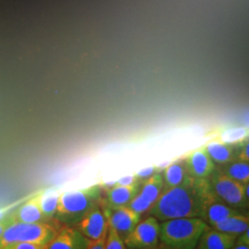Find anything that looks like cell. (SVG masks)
<instances>
[{
	"mask_svg": "<svg viewBox=\"0 0 249 249\" xmlns=\"http://www.w3.org/2000/svg\"><path fill=\"white\" fill-rule=\"evenodd\" d=\"M218 198L208 179L191 178L181 186L164 189L148 213L160 223L180 218L204 221L207 206Z\"/></svg>",
	"mask_w": 249,
	"mask_h": 249,
	"instance_id": "obj_1",
	"label": "cell"
},
{
	"mask_svg": "<svg viewBox=\"0 0 249 249\" xmlns=\"http://www.w3.org/2000/svg\"><path fill=\"white\" fill-rule=\"evenodd\" d=\"M104 196L101 185L67 191L59 195L53 220L62 227H75Z\"/></svg>",
	"mask_w": 249,
	"mask_h": 249,
	"instance_id": "obj_2",
	"label": "cell"
},
{
	"mask_svg": "<svg viewBox=\"0 0 249 249\" xmlns=\"http://www.w3.org/2000/svg\"><path fill=\"white\" fill-rule=\"evenodd\" d=\"M209 224L200 218H180L160 223V243L168 249H195Z\"/></svg>",
	"mask_w": 249,
	"mask_h": 249,
	"instance_id": "obj_3",
	"label": "cell"
},
{
	"mask_svg": "<svg viewBox=\"0 0 249 249\" xmlns=\"http://www.w3.org/2000/svg\"><path fill=\"white\" fill-rule=\"evenodd\" d=\"M62 226L54 220L48 223L14 222L0 235V249L16 243H32L48 246Z\"/></svg>",
	"mask_w": 249,
	"mask_h": 249,
	"instance_id": "obj_4",
	"label": "cell"
},
{
	"mask_svg": "<svg viewBox=\"0 0 249 249\" xmlns=\"http://www.w3.org/2000/svg\"><path fill=\"white\" fill-rule=\"evenodd\" d=\"M208 181L215 194L224 203L241 212L248 213L249 200L247 199L244 193L245 184L228 178L218 167H216L213 173L209 177Z\"/></svg>",
	"mask_w": 249,
	"mask_h": 249,
	"instance_id": "obj_5",
	"label": "cell"
},
{
	"mask_svg": "<svg viewBox=\"0 0 249 249\" xmlns=\"http://www.w3.org/2000/svg\"><path fill=\"white\" fill-rule=\"evenodd\" d=\"M127 249H146L160 243V222L149 215L137 224L124 240Z\"/></svg>",
	"mask_w": 249,
	"mask_h": 249,
	"instance_id": "obj_6",
	"label": "cell"
},
{
	"mask_svg": "<svg viewBox=\"0 0 249 249\" xmlns=\"http://www.w3.org/2000/svg\"><path fill=\"white\" fill-rule=\"evenodd\" d=\"M162 191V175L160 172H156L151 178L141 183L139 193L134 196L127 207L142 217L143 214L149 213L151 207L158 200Z\"/></svg>",
	"mask_w": 249,
	"mask_h": 249,
	"instance_id": "obj_7",
	"label": "cell"
},
{
	"mask_svg": "<svg viewBox=\"0 0 249 249\" xmlns=\"http://www.w3.org/2000/svg\"><path fill=\"white\" fill-rule=\"evenodd\" d=\"M75 227L89 240H97L106 236L108 222L103 202L92 208Z\"/></svg>",
	"mask_w": 249,
	"mask_h": 249,
	"instance_id": "obj_8",
	"label": "cell"
},
{
	"mask_svg": "<svg viewBox=\"0 0 249 249\" xmlns=\"http://www.w3.org/2000/svg\"><path fill=\"white\" fill-rule=\"evenodd\" d=\"M105 211L107 214L108 227L114 229L123 240L142 221V216L128 207L110 210L105 206Z\"/></svg>",
	"mask_w": 249,
	"mask_h": 249,
	"instance_id": "obj_9",
	"label": "cell"
},
{
	"mask_svg": "<svg viewBox=\"0 0 249 249\" xmlns=\"http://www.w3.org/2000/svg\"><path fill=\"white\" fill-rule=\"evenodd\" d=\"M188 174L191 178L197 179H208L213 173L216 165L205 147L192 151L185 159Z\"/></svg>",
	"mask_w": 249,
	"mask_h": 249,
	"instance_id": "obj_10",
	"label": "cell"
},
{
	"mask_svg": "<svg viewBox=\"0 0 249 249\" xmlns=\"http://www.w3.org/2000/svg\"><path fill=\"white\" fill-rule=\"evenodd\" d=\"M89 242L76 227H62L46 249H86Z\"/></svg>",
	"mask_w": 249,
	"mask_h": 249,
	"instance_id": "obj_11",
	"label": "cell"
},
{
	"mask_svg": "<svg viewBox=\"0 0 249 249\" xmlns=\"http://www.w3.org/2000/svg\"><path fill=\"white\" fill-rule=\"evenodd\" d=\"M140 187L141 184L130 187L114 185L106 190L104 189V196L102 200L103 204L110 210L127 207L134 196L139 193Z\"/></svg>",
	"mask_w": 249,
	"mask_h": 249,
	"instance_id": "obj_12",
	"label": "cell"
},
{
	"mask_svg": "<svg viewBox=\"0 0 249 249\" xmlns=\"http://www.w3.org/2000/svg\"><path fill=\"white\" fill-rule=\"evenodd\" d=\"M41 193V192H40ZM40 193L36 194L25 202L18 207L14 212H12V217L14 222L17 223H48L47 219L42 213L39 204Z\"/></svg>",
	"mask_w": 249,
	"mask_h": 249,
	"instance_id": "obj_13",
	"label": "cell"
},
{
	"mask_svg": "<svg viewBox=\"0 0 249 249\" xmlns=\"http://www.w3.org/2000/svg\"><path fill=\"white\" fill-rule=\"evenodd\" d=\"M236 236L209 228L202 233L196 249H231L235 243Z\"/></svg>",
	"mask_w": 249,
	"mask_h": 249,
	"instance_id": "obj_14",
	"label": "cell"
},
{
	"mask_svg": "<svg viewBox=\"0 0 249 249\" xmlns=\"http://www.w3.org/2000/svg\"><path fill=\"white\" fill-rule=\"evenodd\" d=\"M237 144H229L222 141H213L205 146L216 166H222L232 160H235Z\"/></svg>",
	"mask_w": 249,
	"mask_h": 249,
	"instance_id": "obj_15",
	"label": "cell"
},
{
	"mask_svg": "<svg viewBox=\"0 0 249 249\" xmlns=\"http://www.w3.org/2000/svg\"><path fill=\"white\" fill-rule=\"evenodd\" d=\"M161 175L163 179V190L181 186L191 178L188 174L185 159L172 162L163 170Z\"/></svg>",
	"mask_w": 249,
	"mask_h": 249,
	"instance_id": "obj_16",
	"label": "cell"
},
{
	"mask_svg": "<svg viewBox=\"0 0 249 249\" xmlns=\"http://www.w3.org/2000/svg\"><path fill=\"white\" fill-rule=\"evenodd\" d=\"M211 227L237 237L239 234L249 229V213H242L232 215L219 223H215Z\"/></svg>",
	"mask_w": 249,
	"mask_h": 249,
	"instance_id": "obj_17",
	"label": "cell"
},
{
	"mask_svg": "<svg viewBox=\"0 0 249 249\" xmlns=\"http://www.w3.org/2000/svg\"><path fill=\"white\" fill-rule=\"evenodd\" d=\"M242 213L244 212L232 208L218 198L207 206L204 221L209 224V226H213L215 223H219L230 216Z\"/></svg>",
	"mask_w": 249,
	"mask_h": 249,
	"instance_id": "obj_18",
	"label": "cell"
},
{
	"mask_svg": "<svg viewBox=\"0 0 249 249\" xmlns=\"http://www.w3.org/2000/svg\"><path fill=\"white\" fill-rule=\"evenodd\" d=\"M225 176L242 184L249 183V163L240 160H232L222 166H216Z\"/></svg>",
	"mask_w": 249,
	"mask_h": 249,
	"instance_id": "obj_19",
	"label": "cell"
},
{
	"mask_svg": "<svg viewBox=\"0 0 249 249\" xmlns=\"http://www.w3.org/2000/svg\"><path fill=\"white\" fill-rule=\"evenodd\" d=\"M59 193L56 190L49 189L40 193L39 204L42 210V213L45 215L47 221L51 222L53 219V216L56 212Z\"/></svg>",
	"mask_w": 249,
	"mask_h": 249,
	"instance_id": "obj_20",
	"label": "cell"
},
{
	"mask_svg": "<svg viewBox=\"0 0 249 249\" xmlns=\"http://www.w3.org/2000/svg\"><path fill=\"white\" fill-rule=\"evenodd\" d=\"M248 136V130L244 127H235L225 130L222 136L221 140L223 142L229 144H238L246 140Z\"/></svg>",
	"mask_w": 249,
	"mask_h": 249,
	"instance_id": "obj_21",
	"label": "cell"
},
{
	"mask_svg": "<svg viewBox=\"0 0 249 249\" xmlns=\"http://www.w3.org/2000/svg\"><path fill=\"white\" fill-rule=\"evenodd\" d=\"M105 249H127L124 245V242L116 231L108 227Z\"/></svg>",
	"mask_w": 249,
	"mask_h": 249,
	"instance_id": "obj_22",
	"label": "cell"
},
{
	"mask_svg": "<svg viewBox=\"0 0 249 249\" xmlns=\"http://www.w3.org/2000/svg\"><path fill=\"white\" fill-rule=\"evenodd\" d=\"M249 143L247 140L244 141L243 145L238 147L236 146V155H235V160H240L245 162H249Z\"/></svg>",
	"mask_w": 249,
	"mask_h": 249,
	"instance_id": "obj_23",
	"label": "cell"
},
{
	"mask_svg": "<svg viewBox=\"0 0 249 249\" xmlns=\"http://www.w3.org/2000/svg\"><path fill=\"white\" fill-rule=\"evenodd\" d=\"M46 248L47 246L32 244V243H16L13 245L1 248L0 249H46Z\"/></svg>",
	"mask_w": 249,
	"mask_h": 249,
	"instance_id": "obj_24",
	"label": "cell"
},
{
	"mask_svg": "<svg viewBox=\"0 0 249 249\" xmlns=\"http://www.w3.org/2000/svg\"><path fill=\"white\" fill-rule=\"evenodd\" d=\"M137 184H141V183L138 180L136 175H132V176H128V177H124V178L118 179L117 181H116L115 185H116V186L130 187V186H134V185H137Z\"/></svg>",
	"mask_w": 249,
	"mask_h": 249,
	"instance_id": "obj_25",
	"label": "cell"
},
{
	"mask_svg": "<svg viewBox=\"0 0 249 249\" xmlns=\"http://www.w3.org/2000/svg\"><path fill=\"white\" fill-rule=\"evenodd\" d=\"M157 172V169L153 166L145 168V169L141 170L140 172H138L136 175V177L138 178V180L140 181V183H142L143 181L147 180L148 178H151L153 174H155Z\"/></svg>",
	"mask_w": 249,
	"mask_h": 249,
	"instance_id": "obj_26",
	"label": "cell"
},
{
	"mask_svg": "<svg viewBox=\"0 0 249 249\" xmlns=\"http://www.w3.org/2000/svg\"><path fill=\"white\" fill-rule=\"evenodd\" d=\"M14 223L13 217L11 213L7 214L6 216H4L2 219H0V235L3 233V231H5L11 223Z\"/></svg>",
	"mask_w": 249,
	"mask_h": 249,
	"instance_id": "obj_27",
	"label": "cell"
},
{
	"mask_svg": "<svg viewBox=\"0 0 249 249\" xmlns=\"http://www.w3.org/2000/svg\"><path fill=\"white\" fill-rule=\"evenodd\" d=\"M106 238H107V235L97 240H90L89 246L86 249H105Z\"/></svg>",
	"mask_w": 249,
	"mask_h": 249,
	"instance_id": "obj_28",
	"label": "cell"
},
{
	"mask_svg": "<svg viewBox=\"0 0 249 249\" xmlns=\"http://www.w3.org/2000/svg\"><path fill=\"white\" fill-rule=\"evenodd\" d=\"M234 244H239V245H248L249 246V229L246 231H244L243 233L239 234Z\"/></svg>",
	"mask_w": 249,
	"mask_h": 249,
	"instance_id": "obj_29",
	"label": "cell"
},
{
	"mask_svg": "<svg viewBox=\"0 0 249 249\" xmlns=\"http://www.w3.org/2000/svg\"><path fill=\"white\" fill-rule=\"evenodd\" d=\"M231 249H249V246L248 245H239V244H234L233 247Z\"/></svg>",
	"mask_w": 249,
	"mask_h": 249,
	"instance_id": "obj_30",
	"label": "cell"
},
{
	"mask_svg": "<svg viewBox=\"0 0 249 249\" xmlns=\"http://www.w3.org/2000/svg\"><path fill=\"white\" fill-rule=\"evenodd\" d=\"M168 249L165 246H163L162 244H160L159 243L157 246H155V247H152V248H150V249Z\"/></svg>",
	"mask_w": 249,
	"mask_h": 249,
	"instance_id": "obj_31",
	"label": "cell"
},
{
	"mask_svg": "<svg viewBox=\"0 0 249 249\" xmlns=\"http://www.w3.org/2000/svg\"></svg>",
	"mask_w": 249,
	"mask_h": 249,
	"instance_id": "obj_32",
	"label": "cell"
}]
</instances>
